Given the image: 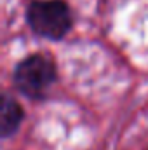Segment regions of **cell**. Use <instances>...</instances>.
<instances>
[{
	"instance_id": "obj_1",
	"label": "cell",
	"mask_w": 148,
	"mask_h": 150,
	"mask_svg": "<svg viewBox=\"0 0 148 150\" xmlns=\"http://www.w3.org/2000/svg\"><path fill=\"white\" fill-rule=\"evenodd\" d=\"M28 25L32 30L45 38L65 37L72 28V12L63 0H38L28 7Z\"/></svg>"
},
{
	"instance_id": "obj_2",
	"label": "cell",
	"mask_w": 148,
	"mask_h": 150,
	"mask_svg": "<svg viewBox=\"0 0 148 150\" xmlns=\"http://www.w3.org/2000/svg\"><path fill=\"white\" fill-rule=\"evenodd\" d=\"M56 77L58 72L54 61L45 54H33L16 67L14 84L30 98H44L49 87L56 82Z\"/></svg>"
},
{
	"instance_id": "obj_3",
	"label": "cell",
	"mask_w": 148,
	"mask_h": 150,
	"mask_svg": "<svg viewBox=\"0 0 148 150\" xmlns=\"http://www.w3.org/2000/svg\"><path fill=\"white\" fill-rule=\"evenodd\" d=\"M23 120V108L19 107V103L16 100H12L11 96H4L2 98V113H0V126H2V136L9 138L11 134H14L19 127Z\"/></svg>"
}]
</instances>
